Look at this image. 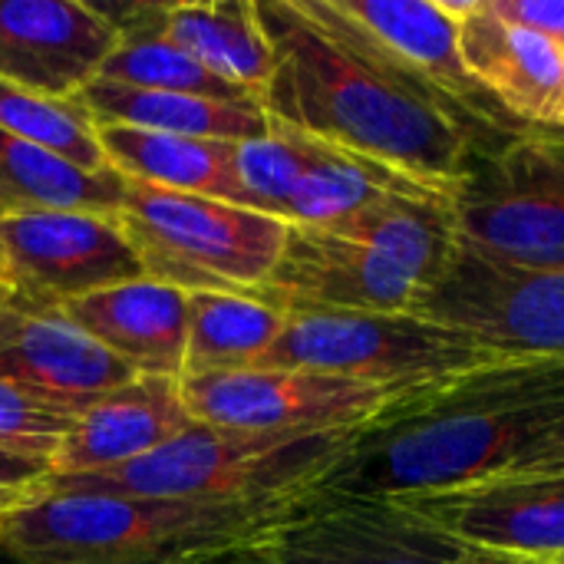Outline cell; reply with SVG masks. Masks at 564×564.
<instances>
[{"mask_svg": "<svg viewBox=\"0 0 564 564\" xmlns=\"http://www.w3.org/2000/svg\"><path fill=\"white\" fill-rule=\"evenodd\" d=\"M562 129H564V126H562Z\"/></svg>", "mask_w": 564, "mask_h": 564, "instance_id": "cell-39", "label": "cell"}, {"mask_svg": "<svg viewBox=\"0 0 564 564\" xmlns=\"http://www.w3.org/2000/svg\"><path fill=\"white\" fill-rule=\"evenodd\" d=\"M119 46L86 0H0V79L53 99L79 96Z\"/></svg>", "mask_w": 564, "mask_h": 564, "instance_id": "cell-14", "label": "cell"}, {"mask_svg": "<svg viewBox=\"0 0 564 564\" xmlns=\"http://www.w3.org/2000/svg\"><path fill=\"white\" fill-rule=\"evenodd\" d=\"M0 380L79 420L93 403L129 387L135 373L83 334L63 311H3Z\"/></svg>", "mask_w": 564, "mask_h": 564, "instance_id": "cell-16", "label": "cell"}, {"mask_svg": "<svg viewBox=\"0 0 564 564\" xmlns=\"http://www.w3.org/2000/svg\"><path fill=\"white\" fill-rule=\"evenodd\" d=\"M79 99L86 102L96 126H129L215 142H251L271 132V116L261 102H221L182 93L135 89L106 79H93Z\"/></svg>", "mask_w": 564, "mask_h": 564, "instance_id": "cell-21", "label": "cell"}, {"mask_svg": "<svg viewBox=\"0 0 564 564\" xmlns=\"http://www.w3.org/2000/svg\"><path fill=\"white\" fill-rule=\"evenodd\" d=\"M212 564H245V558H241V552H235V555H225V558H218V562Z\"/></svg>", "mask_w": 564, "mask_h": 564, "instance_id": "cell-37", "label": "cell"}, {"mask_svg": "<svg viewBox=\"0 0 564 564\" xmlns=\"http://www.w3.org/2000/svg\"><path fill=\"white\" fill-rule=\"evenodd\" d=\"M17 506H23V502H20V499H0V519H3L7 512H13Z\"/></svg>", "mask_w": 564, "mask_h": 564, "instance_id": "cell-36", "label": "cell"}, {"mask_svg": "<svg viewBox=\"0 0 564 564\" xmlns=\"http://www.w3.org/2000/svg\"><path fill=\"white\" fill-rule=\"evenodd\" d=\"M274 50L264 112L413 185L456 195L486 129L380 56L327 0H254Z\"/></svg>", "mask_w": 564, "mask_h": 564, "instance_id": "cell-1", "label": "cell"}, {"mask_svg": "<svg viewBox=\"0 0 564 564\" xmlns=\"http://www.w3.org/2000/svg\"><path fill=\"white\" fill-rule=\"evenodd\" d=\"M327 7L380 56L426 83L482 129L492 132L509 126L506 112L463 66L456 20L443 10L440 0H327Z\"/></svg>", "mask_w": 564, "mask_h": 564, "instance_id": "cell-17", "label": "cell"}, {"mask_svg": "<svg viewBox=\"0 0 564 564\" xmlns=\"http://www.w3.org/2000/svg\"><path fill=\"white\" fill-rule=\"evenodd\" d=\"M76 416L0 380V449L30 459H56Z\"/></svg>", "mask_w": 564, "mask_h": 564, "instance_id": "cell-29", "label": "cell"}, {"mask_svg": "<svg viewBox=\"0 0 564 564\" xmlns=\"http://www.w3.org/2000/svg\"><path fill=\"white\" fill-rule=\"evenodd\" d=\"M307 159L311 135L271 119L268 135L235 145V178L241 188V205L284 221V208L307 169Z\"/></svg>", "mask_w": 564, "mask_h": 564, "instance_id": "cell-28", "label": "cell"}, {"mask_svg": "<svg viewBox=\"0 0 564 564\" xmlns=\"http://www.w3.org/2000/svg\"><path fill=\"white\" fill-rule=\"evenodd\" d=\"M463 248L532 271H564V159L535 132L482 152L449 198Z\"/></svg>", "mask_w": 564, "mask_h": 564, "instance_id": "cell-7", "label": "cell"}, {"mask_svg": "<svg viewBox=\"0 0 564 564\" xmlns=\"http://www.w3.org/2000/svg\"><path fill=\"white\" fill-rule=\"evenodd\" d=\"M122 192L126 178L116 169L83 172L0 129V221L43 212L119 215Z\"/></svg>", "mask_w": 564, "mask_h": 564, "instance_id": "cell-24", "label": "cell"}, {"mask_svg": "<svg viewBox=\"0 0 564 564\" xmlns=\"http://www.w3.org/2000/svg\"><path fill=\"white\" fill-rule=\"evenodd\" d=\"M63 314L122 360L135 377L182 380L188 340V294L152 281H126L109 291L79 297Z\"/></svg>", "mask_w": 564, "mask_h": 564, "instance_id": "cell-18", "label": "cell"}, {"mask_svg": "<svg viewBox=\"0 0 564 564\" xmlns=\"http://www.w3.org/2000/svg\"><path fill=\"white\" fill-rule=\"evenodd\" d=\"M456 20L459 56L469 76L516 122L564 126V50L558 43L496 17L482 0H440Z\"/></svg>", "mask_w": 564, "mask_h": 564, "instance_id": "cell-15", "label": "cell"}, {"mask_svg": "<svg viewBox=\"0 0 564 564\" xmlns=\"http://www.w3.org/2000/svg\"><path fill=\"white\" fill-rule=\"evenodd\" d=\"M535 135H539V139H545V142H549V145H552V149H555V152H558V155L564 159V142H562V139H552V135H545V132H535Z\"/></svg>", "mask_w": 564, "mask_h": 564, "instance_id": "cell-35", "label": "cell"}, {"mask_svg": "<svg viewBox=\"0 0 564 564\" xmlns=\"http://www.w3.org/2000/svg\"><path fill=\"white\" fill-rule=\"evenodd\" d=\"M245 564H466V549L397 499L304 496Z\"/></svg>", "mask_w": 564, "mask_h": 564, "instance_id": "cell-9", "label": "cell"}, {"mask_svg": "<svg viewBox=\"0 0 564 564\" xmlns=\"http://www.w3.org/2000/svg\"><path fill=\"white\" fill-rule=\"evenodd\" d=\"M50 479H53V463L50 459L13 456V453L0 449V499L33 502L36 496L46 492Z\"/></svg>", "mask_w": 564, "mask_h": 564, "instance_id": "cell-31", "label": "cell"}, {"mask_svg": "<svg viewBox=\"0 0 564 564\" xmlns=\"http://www.w3.org/2000/svg\"><path fill=\"white\" fill-rule=\"evenodd\" d=\"M390 192H426V188L413 185L410 178L370 159L350 155L311 135V159L284 208V221L297 228H330Z\"/></svg>", "mask_w": 564, "mask_h": 564, "instance_id": "cell-26", "label": "cell"}, {"mask_svg": "<svg viewBox=\"0 0 564 564\" xmlns=\"http://www.w3.org/2000/svg\"><path fill=\"white\" fill-rule=\"evenodd\" d=\"M502 360L512 357L416 314H288L281 337L254 367L307 370L403 397Z\"/></svg>", "mask_w": 564, "mask_h": 564, "instance_id": "cell-6", "label": "cell"}, {"mask_svg": "<svg viewBox=\"0 0 564 564\" xmlns=\"http://www.w3.org/2000/svg\"><path fill=\"white\" fill-rule=\"evenodd\" d=\"M195 423L182 380L135 377L93 403L63 440L53 476H93L155 453Z\"/></svg>", "mask_w": 564, "mask_h": 564, "instance_id": "cell-19", "label": "cell"}, {"mask_svg": "<svg viewBox=\"0 0 564 564\" xmlns=\"http://www.w3.org/2000/svg\"><path fill=\"white\" fill-rule=\"evenodd\" d=\"M251 297L281 314H413L420 284L367 245L291 225L271 278Z\"/></svg>", "mask_w": 564, "mask_h": 564, "instance_id": "cell-12", "label": "cell"}, {"mask_svg": "<svg viewBox=\"0 0 564 564\" xmlns=\"http://www.w3.org/2000/svg\"><path fill=\"white\" fill-rule=\"evenodd\" d=\"M119 225L145 278L185 294H254L274 271L288 228L281 218L126 182Z\"/></svg>", "mask_w": 564, "mask_h": 564, "instance_id": "cell-5", "label": "cell"}, {"mask_svg": "<svg viewBox=\"0 0 564 564\" xmlns=\"http://www.w3.org/2000/svg\"><path fill=\"white\" fill-rule=\"evenodd\" d=\"M0 129L59 155L83 172H109L99 129L79 96H36L0 79Z\"/></svg>", "mask_w": 564, "mask_h": 564, "instance_id": "cell-27", "label": "cell"}, {"mask_svg": "<svg viewBox=\"0 0 564 564\" xmlns=\"http://www.w3.org/2000/svg\"><path fill=\"white\" fill-rule=\"evenodd\" d=\"M288 314L251 294H188L182 380L251 370L281 337Z\"/></svg>", "mask_w": 564, "mask_h": 564, "instance_id": "cell-25", "label": "cell"}, {"mask_svg": "<svg viewBox=\"0 0 564 564\" xmlns=\"http://www.w3.org/2000/svg\"><path fill=\"white\" fill-rule=\"evenodd\" d=\"M564 476V426L532 446L519 463H512L496 479H562Z\"/></svg>", "mask_w": 564, "mask_h": 564, "instance_id": "cell-32", "label": "cell"}, {"mask_svg": "<svg viewBox=\"0 0 564 564\" xmlns=\"http://www.w3.org/2000/svg\"><path fill=\"white\" fill-rule=\"evenodd\" d=\"M182 397L198 423L281 436L350 433L397 400L357 380L278 367L182 380Z\"/></svg>", "mask_w": 564, "mask_h": 564, "instance_id": "cell-10", "label": "cell"}, {"mask_svg": "<svg viewBox=\"0 0 564 564\" xmlns=\"http://www.w3.org/2000/svg\"><path fill=\"white\" fill-rule=\"evenodd\" d=\"M397 502L469 552L529 562L564 555V476L486 479Z\"/></svg>", "mask_w": 564, "mask_h": 564, "instance_id": "cell-13", "label": "cell"}, {"mask_svg": "<svg viewBox=\"0 0 564 564\" xmlns=\"http://www.w3.org/2000/svg\"><path fill=\"white\" fill-rule=\"evenodd\" d=\"M297 502L43 492L0 519V542L30 564H212L245 552Z\"/></svg>", "mask_w": 564, "mask_h": 564, "instance_id": "cell-3", "label": "cell"}, {"mask_svg": "<svg viewBox=\"0 0 564 564\" xmlns=\"http://www.w3.org/2000/svg\"><path fill=\"white\" fill-rule=\"evenodd\" d=\"M413 314L512 360L564 357V271L502 264L459 245Z\"/></svg>", "mask_w": 564, "mask_h": 564, "instance_id": "cell-8", "label": "cell"}, {"mask_svg": "<svg viewBox=\"0 0 564 564\" xmlns=\"http://www.w3.org/2000/svg\"><path fill=\"white\" fill-rule=\"evenodd\" d=\"M327 231L393 261L420 284V294L443 274L459 248L449 202L433 192H390Z\"/></svg>", "mask_w": 564, "mask_h": 564, "instance_id": "cell-23", "label": "cell"}, {"mask_svg": "<svg viewBox=\"0 0 564 564\" xmlns=\"http://www.w3.org/2000/svg\"><path fill=\"white\" fill-rule=\"evenodd\" d=\"M0 248L26 314L63 311L79 297L145 278L119 215L43 212L3 218Z\"/></svg>", "mask_w": 564, "mask_h": 564, "instance_id": "cell-11", "label": "cell"}, {"mask_svg": "<svg viewBox=\"0 0 564 564\" xmlns=\"http://www.w3.org/2000/svg\"><path fill=\"white\" fill-rule=\"evenodd\" d=\"M564 426V357L502 360L397 397L307 496L416 499L496 479Z\"/></svg>", "mask_w": 564, "mask_h": 564, "instance_id": "cell-2", "label": "cell"}, {"mask_svg": "<svg viewBox=\"0 0 564 564\" xmlns=\"http://www.w3.org/2000/svg\"><path fill=\"white\" fill-rule=\"evenodd\" d=\"M344 440L347 433H241L195 420L142 459L93 476H53L46 492L172 502H288L304 499L321 482Z\"/></svg>", "mask_w": 564, "mask_h": 564, "instance_id": "cell-4", "label": "cell"}, {"mask_svg": "<svg viewBox=\"0 0 564 564\" xmlns=\"http://www.w3.org/2000/svg\"><path fill=\"white\" fill-rule=\"evenodd\" d=\"M519 562H529V558H519ZM529 564H564V555H558V558H542V562H529Z\"/></svg>", "mask_w": 564, "mask_h": 564, "instance_id": "cell-38", "label": "cell"}, {"mask_svg": "<svg viewBox=\"0 0 564 564\" xmlns=\"http://www.w3.org/2000/svg\"><path fill=\"white\" fill-rule=\"evenodd\" d=\"M162 36L225 83L241 86L254 99L264 96L274 73V50L258 20L254 0L165 3Z\"/></svg>", "mask_w": 564, "mask_h": 564, "instance_id": "cell-22", "label": "cell"}, {"mask_svg": "<svg viewBox=\"0 0 564 564\" xmlns=\"http://www.w3.org/2000/svg\"><path fill=\"white\" fill-rule=\"evenodd\" d=\"M496 17L542 33L564 50V0H482Z\"/></svg>", "mask_w": 564, "mask_h": 564, "instance_id": "cell-30", "label": "cell"}, {"mask_svg": "<svg viewBox=\"0 0 564 564\" xmlns=\"http://www.w3.org/2000/svg\"><path fill=\"white\" fill-rule=\"evenodd\" d=\"M96 129L109 169H116L126 182H142L165 192L241 205V188L235 178L238 142L145 132L129 126H96Z\"/></svg>", "mask_w": 564, "mask_h": 564, "instance_id": "cell-20", "label": "cell"}, {"mask_svg": "<svg viewBox=\"0 0 564 564\" xmlns=\"http://www.w3.org/2000/svg\"><path fill=\"white\" fill-rule=\"evenodd\" d=\"M3 311H23V304H20V291L13 284V274H10V264H7V254L0 248V314Z\"/></svg>", "mask_w": 564, "mask_h": 564, "instance_id": "cell-33", "label": "cell"}, {"mask_svg": "<svg viewBox=\"0 0 564 564\" xmlns=\"http://www.w3.org/2000/svg\"><path fill=\"white\" fill-rule=\"evenodd\" d=\"M0 564H30L26 558H20L7 542H0Z\"/></svg>", "mask_w": 564, "mask_h": 564, "instance_id": "cell-34", "label": "cell"}]
</instances>
